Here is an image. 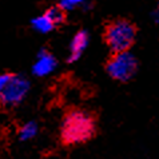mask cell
Returning <instances> with one entry per match:
<instances>
[{
	"mask_svg": "<svg viewBox=\"0 0 159 159\" xmlns=\"http://www.w3.org/2000/svg\"><path fill=\"white\" fill-rule=\"evenodd\" d=\"M56 67H58L56 58L48 50L42 48L36 54L35 61L32 67H31V71H32V75H35L36 78H46L54 72Z\"/></svg>",
	"mask_w": 159,
	"mask_h": 159,
	"instance_id": "5b68a950",
	"label": "cell"
},
{
	"mask_svg": "<svg viewBox=\"0 0 159 159\" xmlns=\"http://www.w3.org/2000/svg\"><path fill=\"white\" fill-rule=\"evenodd\" d=\"M106 68H107V74L114 80L127 82L134 76L138 70V60L130 50L115 52L108 60Z\"/></svg>",
	"mask_w": 159,
	"mask_h": 159,
	"instance_id": "277c9868",
	"label": "cell"
},
{
	"mask_svg": "<svg viewBox=\"0 0 159 159\" xmlns=\"http://www.w3.org/2000/svg\"><path fill=\"white\" fill-rule=\"evenodd\" d=\"M58 7L64 12H71L76 10L87 12L92 8V3L91 0H59Z\"/></svg>",
	"mask_w": 159,
	"mask_h": 159,
	"instance_id": "ba28073f",
	"label": "cell"
},
{
	"mask_svg": "<svg viewBox=\"0 0 159 159\" xmlns=\"http://www.w3.org/2000/svg\"><path fill=\"white\" fill-rule=\"evenodd\" d=\"M90 44V34L87 30H79L72 36L68 46V61L74 63L82 58Z\"/></svg>",
	"mask_w": 159,
	"mask_h": 159,
	"instance_id": "8992f818",
	"label": "cell"
},
{
	"mask_svg": "<svg viewBox=\"0 0 159 159\" xmlns=\"http://www.w3.org/2000/svg\"><path fill=\"white\" fill-rule=\"evenodd\" d=\"M39 134V125L35 120H28L20 126L17 131V138L20 142H30L34 138H36Z\"/></svg>",
	"mask_w": 159,
	"mask_h": 159,
	"instance_id": "9c48e42d",
	"label": "cell"
},
{
	"mask_svg": "<svg viewBox=\"0 0 159 159\" xmlns=\"http://www.w3.org/2000/svg\"><path fill=\"white\" fill-rule=\"evenodd\" d=\"M31 90L30 79L23 74H12L8 84L0 94V104L3 107H16L28 96Z\"/></svg>",
	"mask_w": 159,
	"mask_h": 159,
	"instance_id": "3957f363",
	"label": "cell"
},
{
	"mask_svg": "<svg viewBox=\"0 0 159 159\" xmlns=\"http://www.w3.org/2000/svg\"><path fill=\"white\" fill-rule=\"evenodd\" d=\"M11 75L10 72H2L0 74V94L3 92V90L6 88V86L8 84V82H10L11 79Z\"/></svg>",
	"mask_w": 159,
	"mask_h": 159,
	"instance_id": "8fae6325",
	"label": "cell"
},
{
	"mask_svg": "<svg viewBox=\"0 0 159 159\" xmlns=\"http://www.w3.org/2000/svg\"><path fill=\"white\" fill-rule=\"evenodd\" d=\"M31 27L35 32L38 34H42V35H47L50 34L51 31H54L56 24L55 21L51 19L50 15L47 14V12H44L42 15H38L31 19Z\"/></svg>",
	"mask_w": 159,
	"mask_h": 159,
	"instance_id": "52a82bcc",
	"label": "cell"
},
{
	"mask_svg": "<svg viewBox=\"0 0 159 159\" xmlns=\"http://www.w3.org/2000/svg\"><path fill=\"white\" fill-rule=\"evenodd\" d=\"M96 131V123L90 112L72 110L61 120L60 139L64 144L74 146L88 142Z\"/></svg>",
	"mask_w": 159,
	"mask_h": 159,
	"instance_id": "6da1fadb",
	"label": "cell"
},
{
	"mask_svg": "<svg viewBox=\"0 0 159 159\" xmlns=\"http://www.w3.org/2000/svg\"><path fill=\"white\" fill-rule=\"evenodd\" d=\"M135 36L136 30L134 24H131L129 20L125 19H119L108 24L104 34L106 43L114 54L129 51L135 42Z\"/></svg>",
	"mask_w": 159,
	"mask_h": 159,
	"instance_id": "7a4b0ae2",
	"label": "cell"
},
{
	"mask_svg": "<svg viewBox=\"0 0 159 159\" xmlns=\"http://www.w3.org/2000/svg\"><path fill=\"white\" fill-rule=\"evenodd\" d=\"M151 17H152V20L155 21L157 24H159V8L157 7L155 10L152 11V14H151Z\"/></svg>",
	"mask_w": 159,
	"mask_h": 159,
	"instance_id": "7c38bea8",
	"label": "cell"
},
{
	"mask_svg": "<svg viewBox=\"0 0 159 159\" xmlns=\"http://www.w3.org/2000/svg\"><path fill=\"white\" fill-rule=\"evenodd\" d=\"M46 12H47L48 15H50L51 19L55 21V24H56V25H59V24H61V23L64 21V11H61L58 6L48 8Z\"/></svg>",
	"mask_w": 159,
	"mask_h": 159,
	"instance_id": "30bf717a",
	"label": "cell"
},
{
	"mask_svg": "<svg viewBox=\"0 0 159 159\" xmlns=\"http://www.w3.org/2000/svg\"><path fill=\"white\" fill-rule=\"evenodd\" d=\"M157 7H158V8H159V2H158V6H157Z\"/></svg>",
	"mask_w": 159,
	"mask_h": 159,
	"instance_id": "4fadbf2b",
	"label": "cell"
}]
</instances>
